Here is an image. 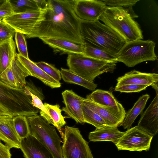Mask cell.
I'll return each instance as SVG.
<instances>
[{
	"label": "cell",
	"instance_id": "obj_1",
	"mask_svg": "<svg viewBox=\"0 0 158 158\" xmlns=\"http://www.w3.org/2000/svg\"><path fill=\"white\" fill-rule=\"evenodd\" d=\"M73 0H47L48 6L28 38H49L84 45L81 33L80 19L75 14Z\"/></svg>",
	"mask_w": 158,
	"mask_h": 158
},
{
	"label": "cell",
	"instance_id": "obj_35",
	"mask_svg": "<svg viewBox=\"0 0 158 158\" xmlns=\"http://www.w3.org/2000/svg\"><path fill=\"white\" fill-rule=\"evenodd\" d=\"M139 0H103L107 6L110 7H131L135 5Z\"/></svg>",
	"mask_w": 158,
	"mask_h": 158
},
{
	"label": "cell",
	"instance_id": "obj_3",
	"mask_svg": "<svg viewBox=\"0 0 158 158\" xmlns=\"http://www.w3.org/2000/svg\"><path fill=\"white\" fill-rule=\"evenodd\" d=\"M128 9L107 6L99 18L127 42L143 39L142 31Z\"/></svg>",
	"mask_w": 158,
	"mask_h": 158
},
{
	"label": "cell",
	"instance_id": "obj_22",
	"mask_svg": "<svg viewBox=\"0 0 158 158\" xmlns=\"http://www.w3.org/2000/svg\"><path fill=\"white\" fill-rule=\"evenodd\" d=\"M48 114L43 111H40V115L49 124H51L56 128L60 132L61 138L63 139L64 133L62 131L61 128L66 124L64 118L61 114L62 110L59 104L52 105L45 103L44 104Z\"/></svg>",
	"mask_w": 158,
	"mask_h": 158
},
{
	"label": "cell",
	"instance_id": "obj_5",
	"mask_svg": "<svg viewBox=\"0 0 158 158\" xmlns=\"http://www.w3.org/2000/svg\"><path fill=\"white\" fill-rule=\"evenodd\" d=\"M116 63L92 58L82 54H69L67 58V64L71 71L91 82L102 73L113 72Z\"/></svg>",
	"mask_w": 158,
	"mask_h": 158
},
{
	"label": "cell",
	"instance_id": "obj_26",
	"mask_svg": "<svg viewBox=\"0 0 158 158\" xmlns=\"http://www.w3.org/2000/svg\"><path fill=\"white\" fill-rule=\"evenodd\" d=\"M83 55L96 59L117 63L116 55L85 41Z\"/></svg>",
	"mask_w": 158,
	"mask_h": 158
},
{
	"label": "cell",
	"instance_id": "obj_7",
	"mask_svg": "<svg viewBox=\"0 0 158 158\" xmlns=\"http://www.w3.org/2000/svg\"><path fill=\"white\" fill-rule=\"evenodd\" d=\"M30 134L45 146L54 158H63L61 143L63 142L56 127L38 114L27 117Z\"/></svg>",
	"mask_w": 158,
	"mask_h": 158
},
{
	"label": "cell",
	"instance_id": "obj_40",
	"mask_svg": "<svg viewBox=\"0 0 158 158\" xmlns=\"http://www.w3.org/2000/svg\"><path fill=\"white\" fill-rule=\"evenodd\" d=\"M34 1L40 10H44L47 8L48 6L47 0H34Z\"/></svg>",
	"mask_w": 158,
	"mask_h": 158
},
{
	"label": "cell",
	"instance_id": "obj_25",
	"mask_svg": "<svg viewBox=\"0 0 158 158\" xmlns=\"http://www.w3.org/2000/svg\"><path fill=\"white\" fill-rule=\"evenodd\" d=\"M149 98L150 95L148 94L140 97L132 107L126 113L120 126H122L124 129H129L137 116L143 112Z\"/></svg>",
	"mask_w": 158,
	"mask_h": 158
},
{
	"label": "cell",
	"instance_id": "obj_21",
	"mask_svg": "<svg viewBox=\"0 0 158 158\" xmlns=\"http://www.w3.org/2000/svg\"><path fill=\"white\" fill-rule=\"evenodd\" d=\"M45 44L55 51L69 54H83L84 45L77 44L67 41L49 38H40Z\"/></svg>",
	"mask_w": 158,
	"mask_h": 158
},
{
	"label": "cell",
	"instance_id": "obj_23",
	"mask_svg": "<svg viewBox=\"0 0 158 158\" xmlns=\"http://www.w3.org/2000/svg\"><path fill=\"white\" fill-rule=\"evenodd\" d=\"M86 99L101 106L124 109L115 98L112 92L110 91L97 89L87 95Z\"/></svg>",
	"mask_w": 158,
	"mask_h": 158
},
{
	"label": "cell",
	"instance_id": "obj_11",
	"mask_svg": "<svg viewBox=\"0 0 158 158\" xmlns=\"http://www.w3.org/2000/svg\"><path fill=\"white\" fill-rule=\"evenodd\" d=\"M73 6L80 19L93 21L98 20L107 6L102 0H73Z\"/></svg>",
	"mask_w": 158,
	"mask_h": 158
},
{
	"label": "cell",
	"instance_id": "obj_36",
	"mask_svg": "<svg viewBox=\"0 0 158 158\" xmlns=\"http://www.w3.org/2000/svg\"><path fill=\"white\" fill-rule=\"evenodd\" d=\"M14 14L10 0L6 1L0 6V19L7 17Z\"/></svg>",
	"mask_w": 158,
	"mask_h": 158
},
{
	"label": "cell",
	"instance_id": "obj_29",
	"mask_svg": "<svg viewBox=\"0 0 158 158\" xmlns=\"http://www.w3.org/2000/svg\"><path fill=\"white\" fill-rule=\"evenodd\" d=\"M82 111L85 123L93 125L96 129L107 126L104 121L99 115L83 104Z\"/></svg>",
	"mask_w": 158,
	"mask_h": 158
},
{
	"label": "cell",
	"instance_id": "obj_16",
	"mask_svg": "<svg viewBox=\"0 0 158 158\" xmlns=\"http://www.w3.org/2000/svg\"><path fill=\"white\" fill-rule=\"evenodd\" d=\"M20 149L25 158H54L49 150L30 134L20 139Z\"/></svg>",
	"mask_w": 158,
	"mask_h": 158
},
{
	"label": "cell",
	"instance_id": "obj_9",
	"mask_svg": "<svg viewBox=\"0 0 158 158\" xmlns=\"http://www.w3.org/2000/svg\"><path fill=\"white\" fill-rule=\"evenodd\" d=\"M153 137L137 125L125 132L115 145L118 150L147 151L150 148Z\"/></svg>",
	"mask_w": 158,
	"mask_h": 158
},
{
	"label": "cell",
	"instance_id": "obj_12",
	"mask_svg": "<svg viewBox=\"0 0 158 158\" xmlns=\"http://www.w3.org/2000/svg\"><path fill=\"white\" fill-rule=\"evenodd\" d=\"M29 76L28 71L16 57L0 75V80L11 87L21 89L26 84V77Z\"/></svg>",
	"mask_w": 158,
	"mask_h": 158
},
{
	"label": "cell",
	"instance_id": "obj_18",
	"mask_svg": "<svg viewBox=\"0 0 158 158\" xmlns=\"http://www.w3.org/2000/svg\"><path fill=\"white\" fill-rule=\"evenodd\" d=\"M17 58L29 73L30 76L36 77L52 89L60 88L61 84L47 74L37 66L34 62L17 54Z\"/></svg>",
	"mask_w": 158,
	"mask_h": 158
},
{
	"label": "cell",
	"instance_id": "obj_20",
	"mask_svg": "<svg viewBox=\"0 0 158 158\" xmlns=\"http://www.w3.org/2000/svg\"><path fill=\"white\" fill-rule=\"evenodd\" d=\"M124 133L117 127L106 126L89 133L88 138L93 142L110 141L115 145Z\"/></svg>",
	"mask_w": 158,
	"mask_h": 158
},
{
	"label": "cell",
	"instance_id": "obj_37",
	"mask_svg": "<svg viewBox=\"0 0 158 158\" xmlns=\"http://www.w3.org/2000/svg\"><path fill=\"white\" fill-rule=\"evenodd\" d=\"M31 96L32 98V104L33 106L38 108L40 110L43 111L46 114H48L47 111L42 100L38 97L32 93L31 92Z\"/></svg>",
	"mask_w": 158,
	"mask_h": 158
},
{
	"label": "cell",
	"instance_id": "obj_27",
	"mask_svg": "<svg viewBox=\"0 0 158 158\" xmlns=\"http://www.w3.org/2000/svg\"><path fill=\"white\" fill-rule=\"evenodd\" d=\"M60 74L61 78L66 82L77 85L90 90H94L97 87V85L94 82L88 81L69 69L61 68Z\"/></svg>",
	"mask_w": 158,
	"mask_h": 158
},
{
	"label": "cell",
	"instance_id": "obj_2",
	"mask_svg": "<svg viewBox=\"0 0 158 158\" xmlns=\"http://www.w3.org/2000/svg\"><path fill=\"white\" fill-rule=\"evenodd\" d=\"M80 31L85 41L115 55L126 43L118 34L98 20L81 19Z\"/></svg>",
	"mask_w": 158,
	"mask_h": 158
},
{
	"label": "cell",
	"instance_id": "obj_14",
	"mask_svg": "<svg viewBox=\"0 0 158 158\" xmlns=\"http://www.w3.org/2000/svg\"><path fill=\"white\" fill-rule=\"evenodd\" d=\"M63 102L65 106L62 111L68 117L74 120L77 123L84 124L83 102L84 98L76 94L72 90H66L62 93Z\"/></svg>",
	"mask_w": 158,
	"mask_h": 158
},
{
	"label": "cell",
	"instance_id": "obj_24",
	"mask_svg": "<svg viewBox=\"0 0 158 158\" xmlns=\"http://www.w3.org/2000/svg\"><path fill=\"white\" fill-rule=\"evenodd\" d=\"M13 37H11L0 44V75L17 57L16 45Z\"/></svg>",
	"mask_w": 158,
	"mask_h": 158
},
{
	"label": "cell",
	"instance_id": "obj_39",
	"mask_svg": "<svg viewBox=\"0 0 158 158\" xmlns=\"http://www.w3.org/2000/svg\"><path fill=\"white\" fill-rule=\"evenodd\" d=\"M13 117L5 108L0 105V119L12 118Z\"/></svg>",
	"mask_w": 158,
	"mask_h": 158
},
{
	"label": "cell",
	"instance_id": "obj_33",
	"mask_svg": "<svg viewBox=\"0 0 158 158\" xmlns=\"http://www.w3.org/2000/svg\"><path fill=\"white\" fill-rule=\"evenodd\" d=\"M148 86L147 85L135 84L116 85L114 90L125 93L139 92L145 90Z\"/></svg>",
	"mask_w": 158,
	"mask_h": 158
},
{
	"label": "cell",
	"instance_id": "obj_13",
	"mask_svg": "<svg viewBox=\"0 0 158 158\" xmlns=\"http://www.w3.org/2000/svg\"><path fill=\"white\" fill-rule=\"evenodd\" d=\"M83 104L99 115L107 126H120L126 113L124 109L101 106L86 98L83 100Z\"/></svg>",
	"mask_w": 158,
	"mask_h": 158
},
{
	"label": "cell",
	"instance_id": "obj_32",
	"mask_svg": "<svg viewBox=\"0 0 158 158\" xmlns=\"http://www.w3.org/2000/svg\"><path fill=\"white\" fill-rule=\"evenodd\" d=\"M15 38L16 45L19 55L27 59H29L27 48V42L24 35L19 32H15Z\"/></svg>",
	"mask_w": 158,
	"mask_h": 158
},
{
	"label": "cell",
	"instance_id": "obj_42",
	"mask_svg": "<svg viewBox=\"0 0 158 158\" xmlns=\"http://www.w3.org/2000/svg\"><path fill=\"white\" fill-rule=\"evenodd\" d=\"M1 20L0 19V21Z\"/></svg>",
	"mask_w": 158,
	"mask_h": 158
},
{
	"label": "cell",
	"instance_id": "obj_4",
	"mask_svg": "<svg viewBox=\"0 0 158 158\" xmlns=\"http://www.w3.org/2000/svg\"><path fill=\"white\" fill-rule=\"evenodd\" d=\"M31 93L26 85L22 89H16L0 80V105L13 117L20 115L27 117L37 114L40 110L33 106Z\"/></svg>",
	"mask_w": 158,
	"mask_h": 158
},
{
	"label": "cell",
	"instance_id": "obj_6",
	"mask_svg": "<svg viewBox=\"0 0 158 158\" xmlns=\"http://www.w3.org/2000/svg\"><path fill=\"white\" fill-rule=\"evenodd\" d=\"M155 43L151 40H137L127 42L116 55L118 62L132 67L142 62L157 59Z\"/></svg>",
	"mask_w": 158,
	"mask_h": 158
},
{
	"label": "cell",
	"instance_id": "obj_28",
	"mask_svg": "<svg viewBox=\"0 0 158 158\" xmlns=\"http://www.w3.org/2000/svg\"><path fill=\"white\" fill-rule=\"evenodd\" d=\"M14 126L20 139L27 137L30 134L29 126L27 117L16 115L12 118Z\"/></svg>",
	"mask_w": 158,
	"mask_h": 158
},
{
	"label": "cell",
	"instance_id": "obj_38",
	"mask_svg": "<svg viewBox=\"0 0 158 158\" xmlns=\"http://www.w3.org/2000/svg\"><path fill=\"white\" fill-rule=\"evenodd\" d=\"M9 147L0 142V158H11Z\"/></svg>",
	"mask_w": 158,
	"mask_h": 158
},
{
	"label": "cell",
	"instance_id": "obj_30",
	"mask_svg": "<svg viewBox=\"0 0 158 158\" xmlns=\"http://www.w3.org/2000/svg\"><path fill=\"white\" fill-rule=\"evenodd\" d=\"M10 1L14 13L40 10L34 0Z\"/></svg>",
	"mask_w": 158,
	"mask_h": 158
},
{
	"label": "cell",
	"instance_id": "obj_8",
	"mask_svg": "<svg viewBox=\"0 0 158 158\" xmlns=\"http://www.w3.org/2000/svg\"><path fill=\"white\" fill-rule=\"evenodd\" d=\"M63 139V158H94L88 143L83 138L78 128L66 126Z\"/></svg>",
	"mask_w": 158,
	"mask_h": 158
},
{
	"label": "cell",
	"instance_id": "obj_41",
	"mask_svg": "<svg viewBox=\"0 0 158 158\" xmlns=\"http://www.w3.org/2000/svg\"><path fill=\"white\" fill-rule=\"evenodd\" d=\"M6 0H0V6L6 1Z\"/></svg>",
	"mask_w": 158,
	"mask_h": 158
},
{
	"label": "cell",
	"instance_id": "obj_31",
	"mask_svg": "<svg viewBox=\"0 0 158 158\" xmlns=\"http://www.w3.org/2000/svg\"><path fill=\"white\" fill-rule=\"evenodd\" d=\"M35 64L55 80L60 82L61 77L60 71L52 65L44 61L34 62Z\"/></svg>",
	"mask_w": 158,
	"mask_h": 158
},
{
	"label": "cell",
	"instance_id": "obj_34",
	"mask_svg": "<svg viewBox=\"0 0 158 158\" xmlns=\"http://www.w3.org/2000/svg\"><path fill=\"white\" fill-rule=\"evenodd\" d=\"M15 31L2 20L0 21V44L13 37Z\"/></svg>",
	"mask_w": 158,
	"mask_h": 158
},
{
	"label": "cell",
	"instance_id": "obj_19",
	"mask_svg": "<svg viewBox=\"0 0 158 158\" xmlns=\"http://www.w3.org/2000/svg\"><path fill=\"white\" fill-rule=\"evenodd\" d=\"M12 118L0 119V142L3 141L11 148L20 149V139L14 127Z\"/></svg>",
	"mask_w": 158,
	"mask_h": 158
},
{
	"label": "cell",
	"instance_id": "obj_15",
	"mask_svg": "<svg viewBox=\"0 0 158 158\" xmlns=\"http://www.w3.org/2000/svg\"><path fill=\"white\" fill-rule=\"evenodd\" d=\"M140 114L137 126L153 136L156 135L158 132V94Z\"/></svg>",
	"mask_w": 158,
	"mask_h": 158
},
{
	"label": "cell",
	"instance_id": "obj_10",
	"mask_svg": "<svg viewBox=\"0 0 158 158\" xmlns=\"http://www.w3.org/2000/svg\"><path fill=\"white\" fill-rule=\"evenodd\" d=\"M41 10H36L13 14L2 20L11 27L15 32L26 35L31 33L39 20Z\"/></svg>",
	"mask_w": 158,
	"mask_h": 158
},
{
	"label": "cell",
	"instance_id": "obj_17",
	"mask_svg": "<svg viewBox=\"0 0 158 158\" xmlns=\"http://www.w3.org/2000/svg\"><path fill=\"white\" fill-rule=\"evenodd\" d=\"M116 85L135 84L152 86L158 84V74L142 73L134 70L118 77Z\"/></svg>",
	"mask_w": 158,
	"mask_h": 158
}]
</instances>
